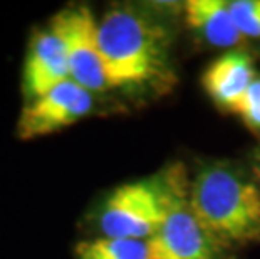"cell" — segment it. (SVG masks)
<instances>
[{
    "instance_id": "6da1fadb",
    "label": "cell",
    "mask_w": 260,
    "mask_h": 259,
    "mask_svg": "<svg viewBox=\"0 0 260 259\" xmlns=\"http://www.w3.org/2000/svg\"><path fill=\"white\" fill-rule=\"evenodd\" d=\"M190 207L225 249L260 239V190L235 170L203 168L190 184Z\"/></svg>"
},
{
    "instance_id": "7a4b0ae2",
    "label": "cell",
    "mask_w": 260,
    "mask_h": 259,
    "mask_svg": "<svg viewBox=\"0 0 260 259\" xmlns=\"http://www.w3.org/2000/svg\"><path fill=\"white\" fill-rule=\"evenodd\" d=\"M99 46L113 88L153 79L163 68L161 36L146 19L114 9L98 22Z\"/></svg>"
},
{
    "instance_id": "3957f363",
    "label": "cell",
    "mask_w": 260,
    "mask_h": 259,
    "mask_svg": "<svg viewBox=\"0 0 260 259\" xmlns=\"http://www.w3.org/2000/svg\"><path fill=\"white\" fill-rule=\"evenodd\" d=\"M171 204V170L165 179L119 185L104 202L99 227L108 238L148 241L161 227Z\"/></svg>"
},
{
    "instance_id": "277c9868",
    "label": "cell",
    "mask_w": 260,
    "mask_h": 259,
    "mask_svg": "<svg viewBox=\"0 0 260 259\" xmlns=\"http://www.w3.org/2000/svg\"><path fill=\"white\" fill-rule=\"evenodd\" d=\"M146 259H218L225 249L198 222L190 207L183 170H171V204L161 227L146 241Z\"/></svg>"
},
{
    "instance_id": "5b68a950",
    "label": "cell",
    "mask_w": 260,
    "mask_h": 259,
    "mask_svg": "<svg viewBox=\"0 0 260 259\" xmlns=\"http://www.w3.org/2000/svg\"><path fill=\"white\" fill-rule=\"evenodd\" d=\"M98 22L87 7L66 9L51 22L64 41L71 81L91 93L113 88L99 46Z\"/></svg>"
},
{
    "instance_id": "8992f818",
    "label": "cell",
    "mask_w": 260,
    "mask_h": 259,
    "mask_svg": "<svg viewBox=\"0 0 260 259\" xmlns=\"http://www.w3.org/2000/svg\"><path fill=\"white\" fill-rule=\"evenodd\" d=\"M92 104V93L69 79L30 100L17 121V136L36 140L73 126L91 113Z\"/></svg>"
},
{
    "instance_id": "52a82bcc",
    "label": "cell",
    "mask_w": 260,
    "mask_h": 259,
    "mask_svg": "<svg viewBox=\"0 0 260 259\" xmlns=\"http://www.w3.org/2000/svg\"><path fill=\"white\" fill-rule=\"evenodd\" d=\"M66 46L52 24L37 32L30 42L24 66V90L30 100L69 81Z\"/></svg>"
},
{
    "instance_id": "ba28073f",
    "label": "cell",
    "mask_w": 260,
    "mask_h": 259,
    "mask_svg": "<svg viewBox=\"0 0 260 259\" xmlns=\"http://www.w3.org/2000/svg\"><path fill=\"white\" fill-rule=\"evenodd\" d=\"M255 79L252 59L242 51H229L205 69L202 82L207 95L232 113Z\"/></svg>"
},
{
    "instance_id": "9c48e42d",
    "label": "cell",
    "mask_w": 260,
    "mask_h": 259,
    "mask_svg": "<svg viewBox=\"0 0 260 259\" xmlns=\"http://www.w3.org/2000/svg\"><path fill=\"white\" fill-rule=\"evenodd\" d=\"M185 20L207 42L217 47H234L243 36L223 0H188L185 2Z\"/></svg>"
},
{
    "instance_id": "30bf717a",
    "label": "cell",
    "mask_w": 260,
    "mask_h": 259,
    "mask_svg": "<svg viewBox=\"0 0 260 259\" xmlns=\"http://www.w3.org/2000/svg\"><path fill=\"white\" fill-rule=\"evenodd\" d=\"M76 259H146V241L103 238L82 241L76 246Z\"/></svg>"
},
{
    "instance_id": "8fae6325",
    "label": "cell",
    "mask_w": 260,
    "mask_h": 259,
    "mask_svg": "<svg viewBox=\"0 0 260 259\" xmlns=\"http://www.w3.org/2000/svg\"><path fill=\"white\" fill-rule=\"evenodd\" d=\"M234 20L243 37H260V0H235L230 2Z\"/></svg>"
},
{
    "instance_id": "7c38bea8",
    "label": "cell",
    "mask_w": 260,
    "mask_h": 259,
    "mask_svg": "<svg viewBox=\"0 0 260 259\" xmlns=\"http://www.w3.org/2000/svg\"><path fill=\"white\" fill-rule=\"evenodd\" d=\"M232 113L240 117L243 123L250 128L260 130V78H257L248 86L245 95L242 96V100Z\"/></svg>"
},
{
    "instance_id": "4fadbf2b",
    "label": "cell",
    "mask_w": 260,
    "mask_h": 259,
    "mask_svg": "<svg viewBox=\"0 0 260 259\" xmlns=\"http://www.w3.org/2000/svg\"><path fill=\"white\" fill-rule=\"evenodd\" d=\"M257 174H258V179H260V158H258V165H257Z\"/></svg>"
}]
</instances>
